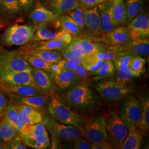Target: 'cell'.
<instances>
[{
    "mask_svg": "<svg viewBox=\"0 0 149 149\" xmlns=\"http://www.w3.org/2000/svg\"><path fill=\"white\" fill-rule=\"evenodd\" d=\"M31 70V66L16 50H5L0 54V73Z\"/></svg>",
    "mask_w": 149,
    "mask_h": 149,
    "instance_id": "obj_9",
    "label": "cell"
},
{
    "mask_svg": "<svg viewBox=\"0 0 149 149\" xmlns=\"http://www.w3.org/2000/svg\"><path fill=\"white\" fill-rule=\"evenodd\" d=\"M36 0H18L22 11L28 12L35 5Z\"/></svg>",
    "mask_w": 149,
    "mask_h": 149,
    "instance_id": "obj_52",
    "label": "cell"
},
{
    "mask_svg": "<svg viewBox=\"0 0 149 149\" xmlns=\"http://www.w3.org/2000/svg\"><path fill=\"white\" fill-rule=\"evenodd\" d=\"M5 50L3 49V48H2V47L0 45V54L2 53L3 52H4Z\"/></svg>",
    "mask_w": 149,
    "mask_h": 149,
    "instance_id": "obj_55",
    "label": "cell"
},
{
    "mask_svg": "<svg viewBox=\"0 0 149 149\" xmlns=\"http://www.w3.org/2000/svg\"><path fill=\"white\" fill-rule=\"evenodd\" d=\"M1 118L6 119L16 129L18 132L26 125L19 117L17 106L15 104H12L7 107Z\"/></svg>",
    "mask_w": 149,
    "mask_h": 149,
    "instance_id": "obj_31",
    "label": "cell"
},
{
    "mask_svg": "<svg viewBox=\"0 0 149 149\" xmlns=\"http://www.w3.org/2000/svg\"><path fill=\"white\" fill-rule=\"evenodd\" d=\"M31 74L38 88L45 95H52L53 85L47 72L31 66Z\"/></svg>",
    "mask_w": 149,
    "mask_h": 149,
    "instance_id": "obj_19",
    "label": "cell"
},
{
    "mask_svg": "<svg viewBox=\"0 0 149 149\" xmlns=\"http://www.w3.org/2000/svg\"><path fill=\"white\" fill-rule=\"evenodd\" d=\"M143 104V112L141 122L139 126L143 135H146L149 129V99L148 96L140 98Z\"/></svg>",
    "mask_w": 149,
    "mask_h": 149,
    "instance_id": "obj_36",
    "label": "cell"
},
{
    "mask_svg": "<svg viewBox=\"0 0 149 149\" xmlns=\"http://www.w3.org/2000/svg\"><path fill=\"white\" fill-rule=\"evenodd\" d=\"M0 91L4 93H13L19 96H31L44 95L36 87L28 85H13L0 83Z\"/></svg>",
    "mask_w": 149,
    "mask_h": 149,
    "instance_id": "obj_25",
    "label": "cell"
},
{
    "mask_svg": "<svg viewBox=\"0 0 149 149\" xmlns=\"http://www.w3.org/2000/svg\"><path fill=\"white\" fill-rule=\"evenodd\" d=\"M64 43L69 44L71 43L73 39L72 36L68 32H65L63 31H59L58 39Z\"/></svg>",
    "mask_w": 149,
    "mask_h": 149,
    "instance_id": "obj_53",
    "label": "cell"
},
{
    "mask_svg": "<svg viewBox=\"0 0 149 149\" xmlns=\"http://www.w3.org/2000/svg\"><path fill=\"white\" fill-rule=\"evenodd\" d=\"M58 15L49 10L45 6L38 3L34 10L29 16V19L34 25L54 21L58 17Z\"/></svg>",
    "mask_w": 149,
    "mask_h": 149,
    "instance_id": "obj_23",
    "label": "cell"
},
{
    "mask_svg": "<svg viewBox=\"0 0 149 149\" xmlns=\"http://www.w3.org/2000/svg\"><path fill=\"white\" fill-rule=\"evenodd\" d=\"M113 6V20L116 27L129 23L127 8L124 0H110Z\"/></svg>",
    "mask_w": 149,
    "mask_h": 149,
    "instance_id": "obj_29",
    "label": "cell"
},
{
    "mask_svg": "<svg viewBox=\"0 0 149 149\" xmlns=\"http://www.w3.org/2000/svg\"><path fill=\"white\" fill-rule=\"evenodd\" d=\"M115 68L113 61H104L101 66L90 74L95 76L93 80H100L110 78L114 74Z\"/></svg>",
    "mask_w": 149,
    "mask_h": 149,
    "instance_id": "obj_34",
    "label": "cell"
},
{
    "mask_svg": "<svg viewBox=\"0 0 149 149\" xmlns=\"http://www.w3.org/2000/svg\"><path fill=\"white\" fill-rule=\"evenodd\" d=\"M58 64L62 70H70L74 71L76 68L81 63L74 60H66L63 59L58 61Z\"/></svg>",
    "mask_w": 149,
    "mask_h": 149,
    "instance_id": "obj_47",
    "label": "cell"
},
{
    "mask_svg": "<svg viewBox=\"0 0 149 149\" xmlns=\"http://www.w3.org/2000/svg\"><path fill=\"white\" fill-rule=\"evenodd\" d=\"M127 11L128 22L129 23L141 12L145 0H124Z\"/></svg>",
    "mask_w": 149,
    "mask_h": 149,
    "instance_id": "obj_38",
    "label": "cell"
},
{
    "mask_svg": "<svg viewBox=\"0 0 149 149\" xmlns=\"http://www.w3.org/2000/svg\"><path fill=\"white\" fill-rule=\"evenodd\" d=\"M106 0H78L79 4L84 8H91L103 3Z\"/></svg>",
    "mask_w": 149,
    "mask_h": 149,
    "instance_id": "obj_49",
    "label": "cell"
},
{
    "mask_svg": "<svg viewBox=\"0 0 149 149\" xmlns=\"http://www.w3.org/2000/svg\"><path fill=\"white\" fill-rule=\"evenodd\" d=\"M36 30V26L32 24H13L3 33L1 41L8 47L24 45L32 40Z\"/></svg>",
    "mask_w": 149,
    "mask_h": 149,
    "instance_id": "obj_5",
    "label": "cell"
},
{
    "mask_svg": "<svg viewBox=\"0 0 149 149\" xmlns=\"http://www.w3.org/2000/svg\"><path fill=\"white\" fill-rule=\"evenodd\" d=\"M8 106V101L3 92L0 91V119L2 117L3 113Z\"/></svg>",
    "mask_w": 149,
    "mask_h": 149,
    "instance_id": "obj_54",
    "label": "cell"
},
{
    "mask_svg": "<svg viewBox=\"0 0 149 149\" xmlns=\"http://www.w3.org/2000/svg\"><path fill=\"white\" fill-rule=\"evenodd\" d=\"M84 17L87 32L94 37H99L103 34L101 21L97 6L91 8H84Z\"/></svg>",
    "mask_w": 149,
    "mask_h": 149,
    "instance_id": "obj_15",
    "label": "cell"
},
{
    "mask_svg": "<svg viewBox=\"0 0 149 149\" xmlns=\"http://www.w3.org/2000/svg\"><path fill=\"white\" fill-rule=\"evenodd\" d=\"M84 136L91 144L107 140L104 117L100 116L86 120L84 124Z\"/></svg>",
    "mask_w": 149,
    "mask_h": 149,
    "instance_id": "obj_10",
    "label": "cell"
},
{
    "mask_svg": "<svg viewBox=\"0 0 149 149\" xmlns=\"http://www.w3.org/2000/svg\"><path fill=\"white\" fill-rule=\"evenodd\" d=\"M6 95L12 102L17 105L26 104L41 110L48 104V96L45 95L31 96H19L13 93H6Z\"/></svg>",
    "mask_w": 149,
    "mask_h": 149,
    "instance_id": "obj_17",
    "label": "cell"
},
{
    "mask_svg": "<svg viewBox=\"0 0 149 149\" xmlns=\"http://www.w3.org/2000/svg\"><path fill=\"white\" fill-rule=\"evenodd\" d=\"M43 124L51 135L52 149H58L66 141L84 137L83 134L77 128L59 122L48 116H44Z\"/></svg>",
    "mask_w": 149,
    "mask_h": 149,
    "instance_id": "obj_2",
    "label": "cell"
},
{
    "mask_svg": "<svg viewBox=\"0 0 149 149\" xmlns=\"http://www.w3.org/2000/svg\"><path fill=\"white\" fill-rule=\"evenodd\" d=\"M55 84L62 90L70 89L79 82V79L73 70L63 69L52 73Z\"/></svg>",
    "mask_w": 149,
    "mask_h": 149,
    "instance_id": "obj_18",
    "label": "cell"
},
{
    "mask_svg": "<svg viewBox=\"0 0 149 149\" xmlns=\"http://www.w3.org/2000/svg\"><path fill=\"white\" fill-rule=\"evenodd\" d=\"M18 134L20 136H42L48 133L43 123H38L26 125Z\"/></svg>",
    "mask_w": 149,
    "mask_h": 149,
    "instance_id": "obj_37",
    "label": "cell"
},
{
    "mask_svg": "<svg viewBox=\"0 0 149 149\" xmlns=\"http://www.w3.org/2000/svg\"><path fill=\"white\" fill-rule=\"evenodd\" d=\"M53 23L57 29L68 32L74 38L81 37L83 34L80 27L69 15L58 16Z\"/></svg>",
    "mask_w": 149,
    "mask_h": 149,
    "instance_id": "obj_22",
    "label": "cell"
},
{
    "mask_svg": "<svg viewBox=\"0 0 149 149\" xmlns=\"http://www.w3.org/2000/svg\"><path fill=\"white\" fill-rule=\"evenodd\" d=\"M132 56V55H123L118 57L113 61L115 70L124 73H128L131 71L129 69V63Z\"/></svg>",
    "mask_w": 149,
    "mask_h": 149,
    "instance_id": "obj_41",
    "label": "cell"
},
{
    "mask_svg": "<svg viewBox=\"0 0 149 149\" xmlns=\"http://www.w3.org/2000/svg\"><path fill=\"white\" fill-rule=\"evenodd\" d=\"M48 111L50 117L55 120L74 126L80 130L84 135L86 119L79 114L73 112L70 108L60 101L56 96L52 97L48 103Z\"/></svg>",
    "mask_w": 149,
    "mask_h": 149,
    "instance_id": "obj_3",
    "label": "cell"
},
{
    "mask_svg": "<svg viewBox=\"0 0 149 149\" xmlns=\"http://www.w3.org/2000/svg\"><path fill=\"white\" fill-rule=\"evenodd\" d=\"M16 51L32 67H34L39 69L43 70L47 72H51V67L52 63L47 62L43 59L38 58L37 56L25 53L22 52L19 49Z\"/></svg>",
    "mask_w": 149,
    "mask_h": 149,
    "instance_id": "obj_33",
    "label": "cell"
},
{
    "mask_svg": "<svg viewBox=\"0 0 149 149\" xmlns=\"http://www.w3.org/2000/svg\"><path fill=\"white\" fill-rule=\"evenodd\" d=\"M93 55L97 59H100L102 61H114V60L117 58L118 55L116 53H114V52H113L112 51L107 50L105 51H103L101 52H98L94 54Z\"/></svg>",
    "mask_w": 149,
    "mask_h": 149,
    "instance_id": "obj_46",
    "label": "cell"
},
{
    "mask_svg": "<svg viewBox=\"0 0 149 149\" xmlns=\"http://www.w3.org/2000/svg\"><path fill=\"white\" fill-rule=\"evenodd\" d=\"M18 132L6 119H0V135L5 143H10L18 135Z\"/></svg>",
    "mask_w": 149,
    "mask_h": 149,
    "instance_id": "obj_35",
    "label": "cell"
},
{
    "mask_svg": "<svg viewBox=\"0 0 149 149\" xmlns=\"http://www.w3.org/2000/svg\"><path fill=\"white\" fill-rule=\"evenodd\" d=\"M92 149H116L113 144L108 140L102 141L96 144H91Z\"/></svg>",
    "mask_w": 149,
    "mask_h": 149,
    "instance_id": "obj_51",
    "label": "cell"
},
{
    "mask_svg": "<svg viewBox=\"0 0 149 149\" xmlns=\"http://www.w3.org/2000/svg\"><path fill=\"white\" fill-rule=\"evenodd\" d=\"M142 112L143 104L141 100L134 96L128 95L123 101L119 115L127 128L132 126L139 128Z\"/></svg>",
    "mask_w": 149,
    "mask_h": 149,
    "instance_id": "obj_7",
    "label": "cell"
},
{
    "mask_svg": "<svg viewBox=\"0 0 149 149\" xmlns=\"http://www.w3.org/2000/svg\"><path fill=\"white\" fill-rule=\"evenodd\" d=\"M102 36V40L108 46L119 45L132 40L128 27L124 26L116 27Z\"/></svg>",
    "mask_w": 149,
    "mask_h": 149,
    "instance_id": "obj_14",
    "label": "cell"
},
{
    "mask_svg": "<svg viewBox=\"0 0 149 149\" xmlns=\"http://www.w3.org/2000/svg\"><path fill=\"white\" fill-rule=\"evenodd\" d=\"M58 98L71 109L86 113L94 109L99 103L98 97L86 83L77 84Z\"/></svg>",
    "mask_w": 149,
    "mask_h": 149,
    "instance_id": "obj_1",
    "label": "cell"
},
{
    "mask_svg": "<svg viewBox=\"0 0 149 149\" xmlns=\"http://www.w3.org/2000/svg\"><path fill=\"white\" fill-rule=\"evenodd\" d=\"M71 50L79 54L82 57L107 50V45L101 39L91 37L75 38L68 45Z\"/></svg>",
    "mask_w": 149,
    "mask_h": 149,
    "instance_id": "obj_8",
    "label": "cell"
},
{
    "mask_svg": "<svg viewBox=\"0 0 149 149\" xmlns=\"http://www.w3.org/2000/svg\"><path fill=\"white\" fill-rule=\"evenodd\" d=\"M145 63V59L141 57V56H133L129 63V69L139 76L144 71Z\"/></svg>",
    "mask_w": 149,
    "mask_h": 149,
    "instance_id": "obj_42",
    "label": "cell"
},
{
    "mask_svg": "<svg viewBox=\"0 0 149 149\" xmlns=\"http://www.w3.org/2000/svg\"><path fill=\"white\" fill-rule=\"evenodd\" d=\"M79 26L83 33L87 32L86 28L84 17V8L79 4L77 7L73 11H71L68 14Z\"/></svg>",
    "mask_w": 149,
    "mask_h": 149,
    "instance_id": "obj_40",
    "label": "cell"
},
{
    "mask_svg": "<svg viewBox=\"0 0 149 149\" xmlns=\"http://www.w3.org/2000/svg\"><path fill=\"white\" fill-rule=\"evenodd\" d=\"M21 11L18 0H0V27L17 20Z\"/></svg>",
    "mask_w": 149,
    "mask_h": 149,
    "instance_id": "obj_13",
    "label": "cell"
},
{
    "mask_svg": "<svg viewBox=\"0 0 149 149\" xmlns=\"http://www.w3.org/2000/svg\"><path fill=\"white\" fill-rule=\"evenodd\" d=\"M19 136L21 137L24 144L28 146L31 147L34 149H47L50 145V142L48 134L42 136L19 135Z\"/></svg>",
    "mask_w": 149,
    "mask_h": 149,
    "instance_id": "obj_32",
    "label": "cell"
},
{
    "mask_svg": "<svg viewBox=\"0 0 149 149\" xmlns=\"http://www.w3.org/2000/svg\"><path fill=\"white\" fill-rule=\"evenodd\" d=\"M19 50L25 53L37 56L50 63L58 62L63 59L61 54L58 51L27 49L23 47L20 48Z\"/></svg>",
    "mask_w": 149,
    "mask_h": 149,
    "instance_id": "obj_30",
    "label": "cell"
},
{
    "mask_svg": "<svg viewBox=\"0 0 149 149\" xmlns=\"http://www.w3.org/2000/svg\"><path fill=\"white\" fill-rule=\"evenodd\" d=\"M10 149H27V145L23 142L19 134L9 143Z\"/></svg>",
    "mask_w": 149,
    "mask_h": 149,
    "instance_id": "obj_50",
    "label": "cell"
},
{
    "mask_svg": "<svg viewBox=\"0 0 149 149\" xmlns=\"http://www.w3.org/2000/svg\"><path fill=\"white\" fill-rule=\"evenodd\" d=\"M45 7L58 16L68 15L79 5L78 0H45Z\"/></svg>",
    "mask_w": 149,
    "mask_h": 149,
    "instance_id": "obj_20",
    "label": "cell"
},
{
    "mask_svg": "<svg viewBox=\"0 0 149 149\" xmlns=\"http://www.w3.org/2000/svg\"><path fill=\"white\" fill-rule=\"evenodd\" d=\"M107 50L116 54L118 57L123 55L147 56L149 53V39L132 40L122 45L108 46Z\"/></svg>",
    "mask_w": 149,
    "mask_h": 149,
    "instance_id": "obj_11",
    "label": "cell"
},
{
    "mask_svg": "<svg viewBox=\"0 0 149 149\" xmlns=\"http://www.w3.org/2000/svg\"><path fill=\"white\" fill-rule=\"evenodd\" d=\"M74 71L78 76L79 80L86 81L90 77V72L86 69L81 64H79L74 70Z\"/></svg>",
    "mask_w": 149,
    "mask_h": 149,
    "instance_id": "obj_48",
    "label": "cell"
},
{
    "mask_svg": "<svg viewBox=\"0 0 149 149\" xmlns=\"http://www.w3.org/2000/svg\"><path fill=\"white\" fill-rule=\"evenodd\" d=\"M59 32L53 22L39 24L36 26L34 37L31 42L58 39Z\"/></svg>",
    "mask_w": 149,
    "mask_h": 149,
    "instance_id": "obj_26",
    "label": "cell"
},
{
    "mask_svg": "<svg viewBox=\"0 0 149 149\" xmlns=\"http://www.w3.org/2000/svg\"><path fill=\"white\" fill-rule=\"evenodd\" d=\"M113 76L114 79L117 81V82L123 85H127L130 80H132L134 77H139L137 74H135L132 71L128 73H124L115 70Z\"/></svg>",
    "mask_w": 149,
    "mask_h": 149,
    "instance_id": "obj_44",
    "label": "cell"
},
{
    "mask_svg": "<svg viewBox=\"0 0 149 149\" xmlns=\"http://www.w3.org/2000/svg\"><path fill=\"white\" fill-rule=\"evenodd\" d=\"M97 9L101 18L103 34L112 31L116 26L113 20V6L111 1L106 0L103 3L97 6Z\"/></svg>",
    "mask_w": 149,
    "mask_h": 149,
    "instance_id": "obj_21",
    "label": "cell"
},
{
    "mask_svg": "<svg viewBox=\"0 0 149 149\" xmlns=\"http://www.w3.org/2000/svg\"><path fill=\"white\" fill-rule=\"evenodd\" d=\"M59 52L61 54L63 58L65 60H74L79 62L80 63H81L82 62V57L79 54L71 50L68 47V45L66 47L63 48L61 50H60Z\"/></svg>",
    "mask_w": 149,
    "mask_h": 149,
    "instance_id": "obj_45",
    "label": "cell"
},
{
    "mask_svg": "<svg viewBox=\"0 0 149 149\" xmlns=\"http://www.w3.org/2000/svg\"><path fill=\"white\" fill-rule=\"evenodd\" d=\"M63 148L74 149H92L91 143L84 138L73 141H66L63 145L62 148Z\"/></svg>",
    "mask_w": 149,
    "mask_h": 149,
    "instance_id": "obj_43",
    "label": "cell"
},
{
    "mask_svg": "<svg viewBox=\"0 0 149 149\" xmlns=\"http://www.w3.org/2000/svg\"><path fill=\"white\" fill-rule=\"evenodd\" d=\"M17 106L19 117L26 125L43 123L44 116L39 109L26 104Z\"/></svg>",
    "mask_w": 149,
    "mask_h": 149,
    "instance_id": "obj_24",
    "label": "cell"
},
{
    "mask_svg": "<svg viewBox=\"0 0 149 149\" xmlns=\"http://www.w3.org/2000/svg\"><path fill=\"white\" fill-rule=\"evenodd\" d=\"M93 85L96 91L106 101L116 103L120 101L132 92V89L127 85L118 84L114 79L96 80Z\"/></svg>",
    "mask_w": 149,
    "mask_h": 149,
    "instance_id": "obj_4",
    "label": "cell"
},
{
    "mask_svg": "<svg viewBox=\"0 0 149 149\" xmlns=\"http://www.w3.org/2000/svg\"><path fill=\"white\" fill-rule=\"evenodd\" d=\"M103 63L100 59H97L93 55L82 57L81 64L90 72L98 69Z\"/></svg>",
    "mask_w": 149,
    "mask_h": 149,
    "instance_id": "obj_39",
    "label": "cell"
},
{
    "mask_svg": "<svg viewBox=\"0 0 149 149\" xmlns=\"http://www.w3.org/2000/svg\"><path fill=\"white\" fill-rule=\"evenodd\" d=\"M68 45V44L64 43L59 39H52L48 40L30 42L24 45H22V47L27 49L59 52L63 48L66 47Z\"/></svg>",
    "mask_w": 149,
    "mask_h": 149,
    "instance_id": "obj_28",
    "label": "cell"
},
{
    "mask_svg": "<svg viewBox=\"0 0 149 149\" xmlns=\"http://www.w3.org/2000/svg\"><path fill=\"white\" fill-rule=\"evenodd\" d=\"M0 83L13 85L32 86L37 87L31 71H28L0 73Z\"/></svg>",
    "mask_w": 149,
    "mask_h": 149,
    "instance_id": "obj_16",
    "label": "cell"
},
{
    "mask_svg": "<svg viewBox=\"0 0 149 149\" xmlns=\"http://www.w3.org/2000/svg\"><path fill=\"white\" fill-rule=\"evenodd\" d=\"M104 117L107 140L115 148L120 149L128 134V128L116 111H112Z\"/></svg>",
    "mask_w": 149,
    "mask_h": 149,
    "instance_id": "obj_6",
    "label": "cell"
},
{
    "mask_svg": "<svg viewBox=\"0 0 149 149\" xmlns=\"http://www.w3.org/2000/svg\"><path fill=\"white\" fill-rule=\"evenodd\" d=\"M129 23L128 28L132 40L149 38V17L147 12L139 13Z\"/></svg>",
    "mask_w": 149,
    "mask_h": 149,
    "instance_id": "obj_12",
    "label": "cell"
},
{
    "mask_svg": "<svg viewBox=\"0 0 149 149\" xmlns=\"http://www.w3.org/2000/svg\"><path fill=\"white\" fill-rule=\"evenodd\" d=\"M143 135L138 127L132 126L128 128V134L120 149H139L141 146Z\"/></svg>",
    "mask_w": 149,
    "mask_h": 149,
    "instance_id": "obj_27",
    "label": "cell"
}]
</instances>
